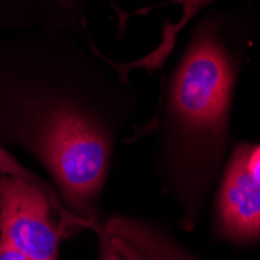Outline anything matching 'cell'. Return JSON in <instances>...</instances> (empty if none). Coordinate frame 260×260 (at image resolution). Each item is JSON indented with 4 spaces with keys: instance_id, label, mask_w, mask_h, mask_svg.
Wrapping results in <instances>:
<instances>
[{
    "instance_id": "1",
    "label": "cell",
    "mask_w": 260,
    "mask_h": 260,
    "mask_svg": "<svg viewBox=\"0 0 260 260\" xmlns=\"http://www.w3.org/2000/svg\"><path fill=\"white\" fill-rule=\"evenodd\" d=\"M136 111L137 93L95 47L56 38L0 53V140L38 160L81 231L106 220L105 188Z\"/></svg>"
},
{
    "instance_id": "2",
    "label": "cell",
    "mask_w": 260,
    "mask_h": 260,
    "mask_svg": "<svg viewBox=\"0 0 260 260\" xmlns=\"http://www.w3.org/2000/svg\"><path fill=\"white\" fill-rule=\"evenodd\" d=\"M239 74L240 55L224 33V20L204 16L172 70L153 119L157 178L187 232L200 224L228 157Z\"/></svg>"
},
{
    "instance_id": "3",
    "label": "cell",
    "mask_w": 260,
    "mask_h": 260,
    "mask_svg": "<svg viewBox=\"0 0 260 260\" xmlns=\"http://www.w3.org/2000/svg\"><path fill=\"white\" fill-rule=\"evenodd\" d=\"M214 239L235 248L260 243V140L234 144L212 201Z\"/></svg>"
},
{
    "instance_id": "4",
    "label": "cell",
    "mask_w": 260,
    "mask_h": 260,
    "mask_svg": "<svg viewBox=\"0 0 260 260\" xmlns=\"http://www.w3.org/2000/svg\"><path fill=\"white\" fill-rule=\"evenodd\" d=\"M103 231L125 260H206L167 226L142 215L117 212L103 221Z\"/></svg>"
},
{
    "instance_id": "5",
    "label": "cell",
    "mask_w": 260,
    "mask_h": 260,
    "mask_svg": "<svg viewBox=\"0 0 260 260\" xmlns=\"http://www.w3.org/2000/svg\"><path fill=\"white\" fill-rule=\"evenodd\" d=\"M173 4L181 5V16L176 22H165L162 31H160V42L154 49L142 56L139 59H131L125 62L111 61L106 59L103 55V61L119 75L123 81H128V77L133 70H147L148 74H153L156 70L162 69L167 59L172 56V52L175 50L176 41L181 35V31L190 23L201 11H204L209 5L218 2V0H172Z\"/></svg>"
},
{
    "instance_id": "6",
    "label": "cell",
    "mask_w": 260,
    "mask_h": 260,
    "mask_svg": "<svg viewBox=\"0 0 260 260\" xmlns=\"http://www.w3.org/2000/svg\"><path fill=\"white\" fill-rule=\"evenodd\" d=\"M28 5L36 14V22L58 33L77 31L84 25L89 0H17Z\"/></svg>"
},
{
    "instance_id": "7",
    "label": "cell",
    "mask_w": 260,
    "mask_h": 260,
    "mask_svg": "<svg viewBox=\"0 0 260 260\" xmlns=\"http://www.w3.org/2000/svg\"><path fill=\"white\" fill-rule=\"evenodd\" d=\"M95 237H97V243H99V257H97V260H125L119 252H117V249L112 246L106 232L103 231V226L95 234Z\"/></svg>"
},
{
    "instance_id": "8",
    "label": "cell",
    "mask_w": 260,
    "mask_h": 260,
    "mask_svg": "<svg viewBox=\"0 0 260 260\" xmlns=\"http://www.w3.org/2000/svg\"><path fill=\"white\" fill-rule=\"evenodd\" d=\"M0 260H30L0 235Z\"/></svg>"
}]
</instances>
